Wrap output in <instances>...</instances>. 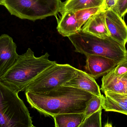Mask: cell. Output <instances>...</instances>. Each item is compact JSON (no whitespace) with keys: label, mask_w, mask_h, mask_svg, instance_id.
I'll use <instances>...</instances> for the list:
<instances>
[{"label":"cell","mask_w":127,"mask_h":127,"mask_svg":"<svg viewBox=\"0 0 127 127\" xmlns=\"http://www.w3.org/2000/svg\"><path fill=\"white\" fill-rule=\"evenodd\" d=\"M101 90L121 94H127V72L123 75L116 76L112 70L103 75L101 80Z\"/></svg>","instance_id":"4fadbf2b"},{"label":"cell","mask_w":127,"mask_h":127,"mask_svg":"<svg viewBox=\"0 0 127 127\" xmlns=\"http://www.w3.org/2000/svg\"><path fill=\"white\" fill-rule=\"evenodd\" d=\"M112 10L123 18L127 13V0H118Z\"/></svg>","instance_id":"ffe728a7"},{"label":"cell","mask_w":127,"mask_h":127,"mask_svg":"<svg viewBox=\"0 0 127 127\" xmlns=\"http://www.w3.org/2000/svg\"><path fill=\"white\" fill-rule=\"evenodd\" d=\"M16 44L7 34L0 36V78L15 63L19 55Z\"/></svg>","instance_id":"52a82bcc"},{"label":"cell","mask_w":127,"mask_h":127,"mask_svg":"<svg viewBox=\"0 0 127 127\" xmlns=\"http://www.w3.org/2000/svg\"><path fill=\"white\" fill-rule=\"evenodd\" d=\"M68 38L74 47L75 51L86 56L92 55L103 56L119 63L127 60L125 46L110 36L101 39L84 33L81 29Z\"/></svg>","instance_id":"3957f363"},{"label":"cell","mask_w":127,"mask_h":127,"mask_svg":"<svg viewBox=\"0 0 127 127\" xmlns=\"http://www.w3.org/2000/svg\"><path fill=\"white\" fill-rule=\"evenodd\" d=\"M56 127H79L84 121V113L61 114L53 116Z\"/></svg>","instance_id":"2e32d148"},{"label":"cell","mask_w":127,"mask_h":127,"mask_svg":"<svg viewBox=\"0 0 127 127\" xmlns=\"http://www.w3.org/2000/svg\"><path fill=\"white\" fill-rule=\"evenodd\" d=\"M103 95L102 109L106 112H113L127 115V94L113 92H104Z\"/></svg>","instance_id":"7c38bea8"},{"label":"cell","mask_w":127,"mask_h":127,"mask_svg":"<svg viewBox=\"0 0 127 127\" xmlns=\"http://www.w3.org/2000/svg\"><path fill=\"white\" fill-rule=\"evenodd\" d=\"M62 0H1L11 15L21 19L35 21L55 16L59 12Z\"/></svg>","instance_id":"5b68a950"},{"label":"cell","mask_w":127,"mask_h":127,"mask_svg":"<svg viewBox=\"0 0 127 127\" xmlns=\"http://www.w3.org/2000/svg\"><path fill=\"white\" fill-rule=\"evenodd\" d=\"M57 19V30L63 36L68 37L75 34L81 28L79 27L75 12L65 13L60 19Z\"/></svg>","instance_id":"5bb4252c"},{"label":"cell","mask_w":127,"mask_h":127,"mask_svg":"<svg viewBox=\"0 0 127 127\" xmlns=\"http://www.w3.org/2000/svg\"><path fill=\"white\" fill-rule=\"evenodd\" d=\"M118 0H105L104 7L105 11L112 10L116 4Z\"/></svg>","instance_id":"7402d4cb"},{"label":"cell","mask_w":127,"mask_h":127,"mask_svg":"<svg viewBox=\"0 0 127 127\" xmlns=\"http://www.w3.org/2000/svg\"><path fill=\"white\" fill-rule=\"evenodd\" d=\"M46 53L36 57L31 48L24 53L19 55L15 63L1 77L0 81L18 93L24 91L28 85L43 71L56 63L49 59Z\"/></svg>","instance_id":"7a4b0ae2"},{"label":"cell","mask_w":127,"mask_h":127,"mask_svg":"<svg viewBox=\"0 0 127 127\" xmlns=\"http://www.w3.org/2000/svg\"><path fill=\"white\" fill-rule=\"evenodd\" d=\"M107 26L110 37L125 46L127 42V25L122 18L112 10L106 11Z\"/></svg>","instance_id":"9c48e42d"},{"label":"cell","mask_w":127,"mask_h":127,"mask_svg":"<svg viewBox=\"0 0 127 127\" xmlns=\"http://www.w3.org/2000/svg\"><path fill=\"white\" fill-rule=\"evenodd\" d=\"M81 30L101 39L110 36L106 22V12H100L91 16L81 28Z\"/></svg>","instance_id":"8fae6325"},{"label":"cell","mask_w":127,"mask_h":127,"mask_svg":"<svg viewBox=\"0 0 127 127\" xmlns=\"http://www.w3.org/2000/svg\"><path fill=\"white\" fill-rule=\"evenodd\" d=\"M103 11L106 12L104 6L83 9L75 12V16L80 27L81 28L82 26L91 16Z\"/></svg>","instance_id":"e0dca14e"},{"label":"cell","mask_w":127,"mask_h":127,"mask_svg":"<svg viewBox=\"0 0 127 127\" xmlns=\"http://www.w3.org/2000/svg\"><path fill=\"white\" fill-rule=\"evenodd\" d=\"M86 58L85 72L95 79L107 74L120 63L115 60L99 55H89Z\"/></svg>","instance_id":"ba28073f"},{"label":"cell","mask_w":127,"mask_h":127,"mask_svg":"<svg viewBox=\"0 0 127 127\" xmlns=\"http://www.w3.org/2000/svg\"><path fill=\"white\" fill-rule=\"evenodd\" d=\"M18 93L0 81V127H33L32 117Z\"/></svg>","instance_id":"277c9868"},{"label":"cell","mask_w":127,"mask_h":127,"mask_svg":"<svg viewBox=\"0 0 127 127\" xmlns=\"http://www.w3.org/2000/svg\"><path fill=\"white\" fill-rule=\"evenodd\" d=\"M113 72L116 76L123 75L127 72V60L119 63L112 69Z\"/></svg>","instance_id":"44dd1931"},{"label":"cell","mask_w":127,"mask_h":127,"mask_svg":"<svg viewBox=\"0 0 127 127\" xmlns=\"http://www.w3.org/2000/svg\"><path fill=\"white\" fill-rule=\"evenodd\" d=\"M102 108L86 118L79 127H101Z\"/></svg>","instance_id":"ac0fdd59"},{"label":"cell","mask_w":127,"mask_h":127,"mask_svg":"<svg viewBox=\"0 0 127 127\" xmlns=\"http://www.w3.org/2000/svg\"><path fill=\"white\" fill-rule=\"evenodd\" d=\"M103 95L101 96L94 95L89 101L84 112L85 118L95 112L102 108Z\"/></svg>","instance_id":"d6986e66"},{"label":"cell","mask_w":127,"mask_h":127,"mask_svg":"<svg viewBox=\"0 0 127 127\" xmlns=\"http://www.w3.org/2000/svg\"><path fill=\"white\" fill-rule=\"evenodd\" d=\"M105 0H66L62 3L59 12L61 15L67 12L104 6Z\"/></svg>","instance_id":"9a60e30c"},{"label":"cell","mask_w":127,"mask_h":127,"mask_svg":"<svg viewBox=\"0 0 127 127\" xmlns=\"http://www.w3.org/2000/svg\"><path fill=\"white\" fill-rule=\"evenodd\" d=\"M77 69L69 64L55 63L31 81L24 91L44 92L50 91L70 80L74 76Z\"/></svg>","instance_id":"8992f818"},{"label":"cell","mask_w":127,"mask_h":127,"mask_svg":"<svg viewBox=\"0 0 127 127\" xmlns=\"http://www.w3.org/2000/svg\"><path fill=\"white\" fill-rule=\"evenodd\" d=\"M63 85L80 89L96 96H101L100 89L95 78L86 72L77 69L74 77Z\"/></svg>","instance_id":"30bf717a"},{"label":"cell","mask_w":127,"mask_h":127,"mask_svg":"<svg viewBox=\"0 0 127 127\" xmlns=\"http://www.w3.org/2000/svg\"><path fill=\"white\" fill-rule=\"evenodd\" d=\"M1 0H0V5L1 1Z\"/></svg>","instance_id":"603a6c76"},{"label":"cell","mask_w":127,"mask_h":127,"mask_svg":"<svg viewBox=\"0 0 127 127\" xmlns=\"http://www.w3.org/2000/svg\"><path fill=\"white\" fill-rule=\"evenodd\" d=\"M32 108L47 116L68 113H84L94 96L84 90L62 85L44 92H25Z\"/></svg>","instance_id":"6da1fadb"}]
</instances>
